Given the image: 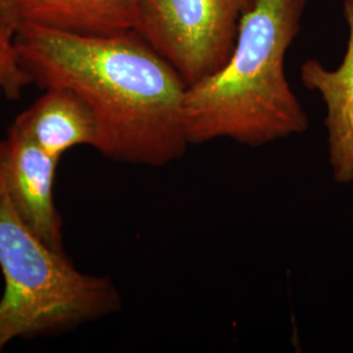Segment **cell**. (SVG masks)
<instances>
[{
    "instance_id": "cell-6",
    "label": "cell",
    "mask_w": 353,
    "mask_h": 353,
    "mask_svg": "<svg viewBox=\"0 0 353 353\" xmlns=\"http://www.w3.org/2000/svg\"><path fill=\"white\" fill-rule=\"evenodd\" d=\"M344 16L350 28L348 46L336 70H327L316 59L303 62V85L316 90L326 103L328 159L338 183L353 182V0H344Z\"/></svg>"
},
{
    "instance_id": "cell-5",
    "label": "cell",
    "mask_w": 353,
    "mask_h": 353,
    "mask_svg": "<svg viewBox=\"0 0 353 353\" xmlns=\"http://www.w3.org/2000/svg\"><path fill=\"white\" fill-rule=\"evenodd\" d=\"M4 179L13 208L49 248L64 252L63 221L54 199L61 160L39 148L11 125L4 138Z\"/></svg>"
},
{
    "instance_id": "cell-11",
    "label": "cell",
    "mask_w": 353,
    "mask_h": 353,
    "mask_svg": "<svg viewBox=\"0 0 353 353\" xmlns=\"http://www.w3.org/2000/svg\"><path fill=\"white\" fill-rule=\"evenodd\" d=\"M252 1H254V0H252Z\"/></svg>"
},
{
    "instance_id": "cell-3",
    "label": "cell",
    "mask_w": 353,
    "mask_h": 353,
    "mask_svg": "<svg viewBox=\"0 0 353 353\" xmlns=\"http://www.w3.org/2000/svg\"><path fill=\"white\" fill-rule=\"evenodd\" d=\"M4 153L0 138V352L16 339L62 334L122 306L112 279L79 271L23 221L7 194Z\"/></svg>"
},
{
    "instance_id": "cell-9",
    "label": "cell",
    "mask_w": 353,
    "mask_h": 353,
    "mask_svg": "<svg viewBox=\"0 0 353 353\" xmlns=\"http://www.w3.org/2000/svg\"><path fill=\"white\" fill-rule=\"evenodd\" d=\"M19 21L0 13V92L8 100H17L32 79L23 68L17 45Z\"/></svg>"
},
{
    "instance_id": "cell-10",
    "label": "cell",
    "mask_w": 353,
    "mask_h": 353,
    "mask_svg": "<svg viewBox=\"0 0 353 353\" xmlns=\"http://www.w3.org/2000/svg\"><path fill=\"white\" fill-rule=\"evenodd\" d=\"M17 3L19 0H0V13L16 19L20 23L17 16Z\"/></svg>"
},
{
    "instance_id": "cell-2",
    "label": "cell",
    "mask_w": 353,
    "mask_h": 353,
    "mask_svg": "<svg viewBox=\"0 0 353 353\" xmlns=\"http://www.w3.org/2000/svg\"><path fill=\"white\" fill-rule=\"evenodd\" d=\"M306 0H254L236 46L214 75L189 85L183 121L190 144L227 138L249 147L303 134L309 119L285 76Z\"/></svg>"
},
{
    "instance_id": "cell-7",
    "label": "cell",
    "mask_w": 353,
    "mask_h": 353,
    "mask_svg": "<svg viewBox=\"0 0 353 353\" xmlns=\"http://www.w3.org/2000/svg\"><path fill=\"white\" fill-rule=\"evenodd\" d=\"M45 90L12 126L58 160L77 145L94 147L97 125L88 106L68 89Z\"/></svg>"
},
{
    "instance_id": "cell-1",
    "label": "cell",
    "mask_w": 353,
    "mask_h": 353,
    "mask_svg": "<svg viewBox=\"0 0 353 353\" xmlns=\"http://www.w3.org/2000/svg\"><path fill=\"white\" fill-rule=\"evenodd\" d=\"M16 45L32 83L68 89L88 106L93 148L106 159L165 166L185 154L188 84L137 30L88 36L21 20Z\"/></svg>"
},
{
    "instance_id": "cell-8",
    "label": "cell",
    "mask_w": 353,
    "mask_h": 353,
    "mask_svg": "<svg viewBox=\"0 0 353 353\" xmlns=\"http://www.w3.org/2000/svg\"><path fill=\"white\" fill-rule=\"evenodd\" d=\"M141 0H19V20L88 36L137 30Z\"/></svg>"
},
{
    "instance_id": "cell-4",
    "label": "cell",
    "mask_w": 353,
    "mask_h": 353,
    "mask_svg": "<svg viewBox=\"0 0 353 353\" xmlns=\"http://www.w3.org/2000/svg\"><path fill=\"white\" fill-rule=\"evenodd\" d=\"M252 0H141L137 32L192 85L230 59Z\"/></svg>"
}]
</instances>
